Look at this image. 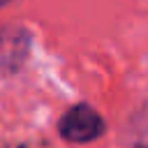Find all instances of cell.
Returning <instances> with one entry per match:
<instances>
[{"instance_id": "3", "label": "cell", "mask_w": 148, "mask_h": 148, "mask_svg": "<svg viewBox=\"0 0 148 148\" xmlns=\"http://www.w3.org/2000/svg\"><path fill=\"white\" fill-rule=\"evenodd\" d=\"M132 132L136 134L134 143L136 146H148V109L141 111V116L134 118V125H132Z\"/></svg>"}, {"instance_id": "4", "label": "cell", "mask_w": 148, "mask_h": 148, "mask_svg": "<svg viewBox=\"0 0 148 148\" xmlns=\"http://www.w3.org/2000/svg\"><path fill=\"white\" fill-rule=\"evenodd\" d=\"M7 2H9V0H0V7H2V5H7Z\"/></svg>"}, {"instance_id": "2", "label": "cell", "mask_w": 148, "mask_h": 148, "mask_svg": "<svg viewBox=\"0 0 148 148\" xmlns=\"http://www.w3.org/2000/svg\"><path fill=\"white\" fill-rule=\"evenodd\" d=\"M30 49V37L23 28L7 25L0 30V67L2 69H16L25 60Z\"/></svg>"}, {"instance_id": "1", "label": "cell", "mask_w": 148, "mask_h": 148, "mask_svg": "<svg viewBox=\"0 0 148 148\" xmlns=\"http://www.w3.org/2000/svg\"><path fill=\"white\" fill-rule=\"evenodd\" d=\"M104 120L90 104L72 106L58 123L60 136L72 143H90L104 134Z\"/></svg>"}]
</instances>
